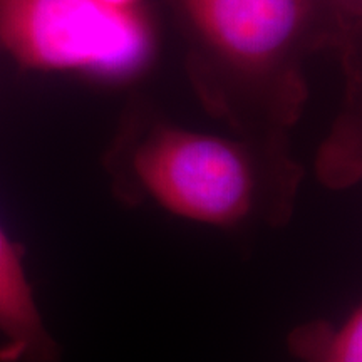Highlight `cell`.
<instances>
[{
	"instance_id": "obj_4",
	"label": "cell",
	"mask_w": 362,
	"mask_h": 362,
	"mask_svg": "<svg viewBox=\"0 0 362 362\" xmlns=\"http://www.w3.org/2000/svg\"><path fill=\"white\" fill-rule=\"evenodd\" d=\"M0 334L4 362H59L25 277L19 247L0 226Z\"/></svg>"
},
{
	"instance_id": "obj_3",
	"label": "cell",
	"mask_w": 362,
	"mask_h": 362,
	"mask_svg": "<svg viewBox=\"0 0 362 362\" xmlns=\"http://www.w3.org/2000/svg\"><path fill=\"white\" fill-rule=\"evenodd\" d=\"M194 25L226 57L275 61L304 29L310 0H185Z\"/></svg>"
},
{
	"instance_id": "obj_1",
	"label": "cell",
	"mask_w": 362,
	"mask_h": 362,
	"mask_svg": "<svg viewBox=\"0 0 362 362\" xmlns=\"http://www.w3.org/2000/svg\"><path fill=\"white\" fill-rule=\"evenodd\" d=\"M124 192L151 197L185 218L233 228L291 216L297 170L277 148L160 126L129 148Z\"/></svg>"
},
{
	"instance_id": "obj_5",
	"label": "cell",
	"mask_w": 362,
	"mask_h": 362,
	"mask_svg": "<svg viewBox=\"0 0 362 362\" xmlns=\"http://www.w3.org/2000/svg\"><path fill=\"white\" fill-rule=\"evenodd\" d=\"M292 356L302 362H362V310L354 307L342 322L310 320L287 337Z\"/></svg>"
},
{
	"instance_id": "obj_6",
	"label": "cell",
	"mask_w": 362,
	"mask_h": 362,
	"mask_svg": "<svg viewBox=\"0 0 362 362\" xmlns=\"http://www.w3.org/2000/svg\"><path fill=\"white\" fill-rule=\"evenodd\" d=\"M96 2L112 8H131L136 0H96Z\"/></svg>"
},
{
	"instance_id": "obj_2",
	"label": "cell",
	"mask_w": 362,
	"mask_h": 362,
	"mask_svg": "<svg viewBox=\"0 0 362 362\" xmlns=\"http://www.w3.org/2000/svg\"><path fill=\"white\" fill-rule=\"evenodd\" d=\"M133 8L96 0H0V49L25 67L126 74L149 52Z\"/></svg>"
}]
</instances>
